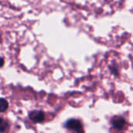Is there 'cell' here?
Segmentation results:
<instances>
[{
  "label": "cell",
  "mask_w": 133,
  "mask_h": 133,
  "mask_svg": "<svg viewBox=\"0 0 133 133\" xmlns=\"http://www.w3.org/2000/svg\"><path fill=\"white\" fill-rule=\"evenodd\" d=\"M65 127L67 129L75 132L76 133H84L83 127L81 122L77 119L72 118L68 120L65 124Z\"/></svg>",
  "instance_id": "cell-1"
},
{
  "label": "cell",
  "mask_w": 133,
  "mask_h": 133,
  "mask_svg": "<svg viewBox=\"0 0 133 133\" xmlns=\"http://www.w3.org/2000/svg\"><path fill=\"white\" fill-rule=\"evenodd\" d=\"M29 118L34 123H41L44 120L45 115L41 111H34L30 113Z\"/></svg>",
  "instance_id": "cell-2"
},
{
  "label": "cell",
  "mask_w": 133,
  "mask_h": 133,
  "mask_svg": "<svg viewBox=\"0 0 133 133\" xmlns=\"http://www.w3.org/2000/svg\"><path fill=\"white\" fill-rule=\"evenodd\" d=\"M111 125H112V127L116 129H118V130H121V129H123L124 127L126 125V122L125 120V118H114L112 120H111Z\"/></svg>",
  "instance_id": "cell-3"
},
{
  "label": "cell",
  "mask_w": 133,
  "mask_h": 133,
  "mask_svg": "<svg viewBox=\"0 0 133 133\" xmlns=\"http://www.w3.org/2000/svg\"><path fill=\"white\" fill-rule=\"evenodd\" d=\"M9 128V123L3 118H0V133H5V132H7Z\"/></svg>",
  "instance_id": "cell-4"
},
{
  "label": "cell",
  "mask_w": 133,
  "mask_h": 133,
  "mask_svg": "<svg viewBox=\"0 0 133 133\" xmlns=\"http://www.w3.org/2000/svg\"><path fill=\"white\" fill-rule=\"evenodd\" d=\"M9 107L8 102L4 98H0V112H4Z\"/></svg>",
  "instance_id": "cell-5"
},
{
  "label": "cell",
  "mask_w": 133,
  "mask_h": 133,
  "mask_svg": "<svg viewBox=\"0 0 133 133\" xmlns=\"http://www.w3.org/2000/svg\"><path fill=\"white\" fill-rule=\"evenodd\" d=\"M4 64V60L2 58H0V67H2Z\"/></svg>",
  "instance_id": "cell-6"
}]
</instances>
